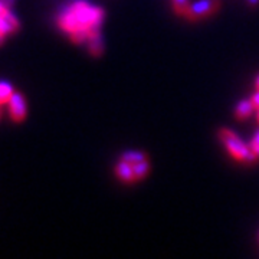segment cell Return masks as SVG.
<instances>
[{
  "label": "cell",
  "mask_w": 259,
  "mask_h": 259,
  "mask_svg": "<svg viewBox=\"0 0 259 259\" xmlns=\"http://www.w3.org/2000/svg\"><path fill=\"white\" fill-rule=\"evenodd\" d=\"M105 16L101 8L91 6L85 0H74L56 18V25L68 33L69 40L75 45L87 44L90 39L101 36L100 26Z\"/></svg>",
  "instance_id": "cell-1"
},
{
  "label": "cell",
  "mask_w": 259,
  "mask_h": 259,
  "mask_svg": "<svg viewBox=\"0 0 259 259\" xmlns=\"http://www.w3.org/2000/svg\"><path fill=\"white\" fill-rule=\"evenodd\" d=\"M218 136H219V140L223 143V146L228 150V153L236 161L243 163V164H253L258 161L256 156L252 153L249 144L245 143L233 130L223 127L218 131Z\"/></svg>",
  "instance_id": "cell-2"
},
{
  "label": "cell",
  "mask_w": 259,
  "mask_h": 259,
  "mask_svg": "<svg viewBox=\"0 0 259 259\" xmlns=\"http://www.w3.org/2000/svg\"><path fill=\"white\" fill-rule=\"evenodd\" d=\"M221 5H222L221 0H197L194 3H190L183 18L189 20H200V19L209 18L221 9Z\"/></svg>",
  "instance_id": "cell-3"
},
{
  "label": "cell",
  "mask_w": 259,
  "mask_h": 259,
  "mask_svg": "<svg viewBox=\"0 0 259 259\" xmlns=\"http://www.w3.org/2000/svg\"><path fill=\"white\" fill-rule=\"evenodd\" d=\"M6 105H8V112H9L10 120L13 122L20 124V122L26 120V117H28V102H26V98H25L23 94L15 91Z\"/></svg>",
  "instance_id": "cell-4"
},
{
  "label": "cell",
  "mask_w": 259,
  "mask_h": 259,
  "mask_svg": "<svg viewBox=\"0 0 259 259\" xmlns=\"http://www.w3.org/2000/svg\"><path fill=\"white\" fill-rule=\"evenodd\" d=\"M20 30V22L18 16L12 12L10 8L5 6L0 2V35L8 39L10 35H15Z\"/></svg>",
  "instance_id": "cell-5"
},
{
  "label": "cell",
  "mask_w": 259,
  "mask_h": 259,
  "mask_svg": "<svg viewBox=\"0 0 259 259\" xmlns=\"http://www.w3.org/2000/svg\"><path fill=\"white\" fill-rule=\"evenodd\" d=\"M114 173L117 179L122 182V183H134L136 182V176H134V170H133V164L125 161V160H118V163L114 167Z\"/></svg>",
  "instance_id": "cell-6"
},
{
  "label": "cell",
  "mask_w": 259,
  "mask_h": 259,
  "mask_svg": "<svg viewBox=\"0 0 259 259\" xmlns=\"http://www.w3.org/2000/svg\"><path fill=\"white\" fill-rule=\"evenodd\" d=\"M255 110L256 108L252 104L250 98H248V100H241V101L238 102V105L235 107V117L238 120H246L248 117L252 115V112L255 111Z\"/></svg>",
  "instance_id": "cell-7"
},
{
  "label": "cell",
  "mask_w": 259,
  "mask_h": 259,
  "mask_svg": "<svg viewBox=\"0 0 259 259\" xmlns=\"http://www.w3.org/2000/svg\"><path fill=\"white\" fill-rule=\"evenodd\" d=\"M121 160H125L131 164H136V163H140V161H144V160H148L147 153L141 151V150H128V151H124L120 156Z\"/></svg>",
  "instance_id": "cell-8"
},
{
  "label": "cell",
  "mask_w": 259,
  "mask_h": 259,
  "mask_svg": "<svg viewBox=\"0 0 259 259\" xmlns=\"http://www.w3.org/2000/svg\"><path fill=\"white\" fill-rule=\"evenodd\" d=\"M150 168H151V164H150V161H148V160H144V161H140V163L133 164V170H134L136 182L146 179V177L148 176V173H150Z\"/></svg>",
  "instance_id": "cell-9"
},
{
  "label": "cell",
  "mask_w": 259,
  "mask_h": 259,
  "mask_svg": "<svg viewBox=\"0 0 259 259\" xmlns=\"http://www.w3.org/2000/svg\"><path fill=\"white\" fill-rule=\"evenodd\" d=\"M87 48H88V52L93 56H95V58L101 56L102 52H104V42H102V37L97 36L93 37V39H90V40L87 42Z\"/></svg>",
  "instance_id": "cell-10"
},
{
  "label": "cell",
  "mask_w": 259,
  "mask_h": 259,
  "mask_svg": "<svg viewBox=\"0 0 259 259\" xmlns=\"http://www.w3.org/2000/svg\"><path fill=\"white\" fill-rule=\"evenodd\" d=\"M13 93H15V88L12 83L8 81H0V107L8 104Z\"/></svg>",
  "instance_id": "cell-11"
},
{
  "label": "cell",
  "mask_w": 259,
  "mask_h": 259,
  "mask_svg": "<svg viewBox=\"0 0 259 259\" xmlns=\"http://www.w3.org/2000/svg\"><path fill=\"white\" fill-rule=\"evenodd\" d=\"M171 5H173V10L177 15L185 16L189 6H190V0H171Z\"/></svg>",
  "instance_id": "cell-12"
},
{
  "label": "cell",
  "mask_w": 259,
  "mask_h": 259,
  "mask_svg": "<svg viewBox=\"0 0 259 259\" xmlns=\"http://www.w3.org/2000/svg\"><path fill=\"white\" fill-rule=\"evenodd\" d=\"M249 144L250 150H252V153L256 156V158L259 160V130L253 134V137L250 139V141L248 143Z\"/></svg>",
  "instance_id": "cell-13"
},
{
  "label": "cell",
  "mask_w": 259,
  "mask_h": 259,
  "mask_svg": "<svg viewBox=\"0 0 259 259\" xmlns=\"http://www.w3.org/2000/svg\"><path fill=\"white\" fill-rule=\"evenodd\" d=\"M250 101H252V104L255 105V108L258 110L259 108V90H256L255 93L252 94V97H250Z\"/></svg>",
  "instance_id": "cell-14"
},
{
  "label": "cell",
  "mask_w": 259,
  "mask_h": 259,
  "mask_svg": "<svg viewBox=\"0 0 259 259\" xmlns=\"http://www.w3.org/2000/svg\"><path fill=\"white\" fill-rule=\"evenodd\" d=\"M0 2H2V3H3L5 6L10 8V9H12V8L15 6V3H16V0H0Z\"/></svg>",
  "instance_id": "cell-15"
},
{
  "label": "cell",
  "mask_w": 259,
  "mask_h": 259,
  "mask_svg": "<svg viewBox=\"0 0 259 259\" xmlns=\"http://www.w3.org/2000/svg\"><path fill=\"white\" fill-rule=\"evenodd\" d=\"M246 2L249 3V6H252V8H255L259 3V0H246Z\"/></svg>",
  "instance_id": "cell-16"
},
{
  "label": "cell",
  "mask_w": 259,
  "mask_h": 259,
  "mask_svg": "<svg viewBox=\"0 0 259 259\" xmlns=\"http://www.w3.org/2000/svg\"><path fill=\"white\" fill-rule=\"evenodd\" d=\"M255 88H256V90H259V74H258V76L255 78Z\"/></svg>",
  "instance_id": "cell-17"
},
{
  "label": "cell",
  "mask_w": 259,
  "mask_h": 259,
  "mask_svg": "<svg viewBox=\"0 0 259 259\" xmlns=\"http://www.w3.org/2000/svg\"><path fill=\"white\" fill-rule=\"evenodd\" d=\"M5 40H6V37L2 36V35H0V47H2L3 44H5Z\"/></svg>",
  "instance_id": "cell-18"
},
{
  "label": "cell",
  "mask_w": 259,
  "mask_h": 259,
  "mask_svg": "<svg viewBox=\"0 0 259 259\" xmlns=\"http://www.w3.org/2000/svg\"><path fill=\"white\" fill-rule=\"evenodd\" d=\"M256 111H258V114H256V118H258V122H259V108L256 110Z\"/></svg>",
  "instance_id": "cell-19"
},
{
  "label": "cell",
  "mask_w": 259,
  "mask_h": 259,
  "mask_svg": "<svg viewBox=\"0 0 259 259\" xmlns=\"http://www.w3.org/2000/svg\"><path fill=\"white\" fill-rule=\"evenodd\" d=\"M0 118H2V107H0Z\"/></svg>",
  "instance_id": "cell-20"
},
{
  "label": "cell",
  "mask_w": 259,
  "mask_h": 259,
  "mask_svg": "<svg viewBox=\"0 0 259 259\" xmlns=\"http://www.w3.org/2000/svg\"><path fill=\"white\" fill-rule=\"evenodd\" d=\"M258 241H259V232H258Z\"/></svg>",
  "instance_id": "cell-21"
}]
</instances>
